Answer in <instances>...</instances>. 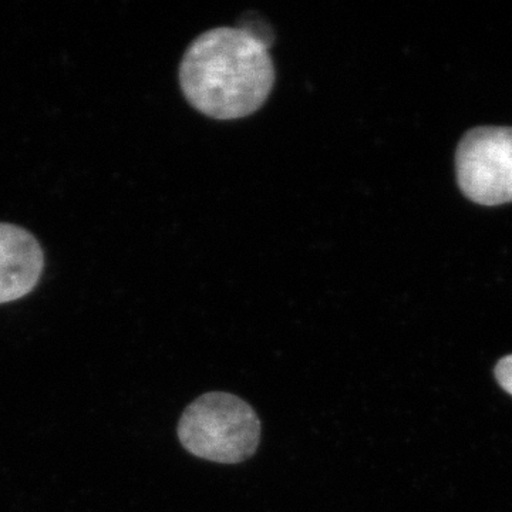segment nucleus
Instances as JSON below:
<instances>
[{"label": "nucleus", "instance_id": "4", "mask_svg": "<svg viewBox=\"0 0 512 512\" xmlns=\"http://www.w3.org/2000/svg\"><path fill=\"white\" fill-rule=\"evenodd\" d=\"M45 255L26 229L0 224V305L18 301L39 284Z\"/></svg>", "mask_w": 512, "mask_h": 512}, {"label": "nucleus", "instance_id": "3", "mask_svg": "<svg viewBox=\"0 0 512 512\" xmlns=\"http://www.w3.org/2000/svg\"><path fill=\"white\" fill-rule=\"evenodd\" d=\"M456 171L468 200L485 207L512 202V127H476L464 134Z\"/></svg>", "mask_w": 512, "mask_h": 512}, {"label": "nucleus", "instance_id": "1", "mask_svg": "<svg viewBox=\"0 0 512 512\" xmlns=\"http://www.w3.org/2000/svg\"><path fill=\"white\" fill-rule=\"evenodd\" d=\"M271 43L249 26L202 33L181 62L185 99L212 119L235 120L255 113L275 83Z\"/></svg>", "mask_w": 512, "mask_h": 512}, {"label": "nucleus", "instance_id": "5", "mask_svg": "<svg viewBox=\"0 0 512 512\" xmlns=\"http://www.w3.org/2000/svg\"><path fill=\"white\" fill-rule=\"evenodd\" d=\"M495 377L505 392L512 396V355L504 357L495 367Z\"/></svg>", "mask_w": 512, "mask_h": 512}, {"label": "nucleus", "instance_id": "2", "mask_svg": "<svg viewBox=\"0 0 512 512\" xmlns=\"http://www.w3.org/2000/svg\"><path fill=\"white\" fill-rule=\"evenodd\" d=\"M178 437L195 457L237 464L254 456L261 441V421L244 400L228 393H208L185 410Z\"/></svg>", "mask_w": 512, "mask_h": 512}]
</instances>
